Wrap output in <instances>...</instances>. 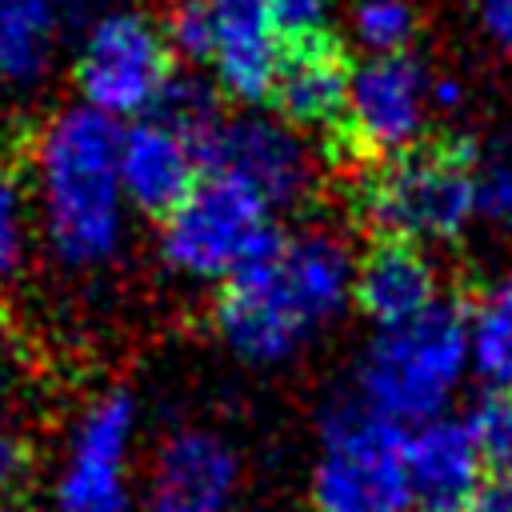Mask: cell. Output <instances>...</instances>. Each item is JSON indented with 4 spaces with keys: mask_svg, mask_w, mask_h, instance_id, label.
Returning a JSON list of instances; mask_svg holds the SVG:
<instances>
[{
    "mask_svg": "<svg viewBox=\"0 0 512 512\" xmlns=\"http://www.w3.org/2000/svg\"><path fill=\"white\" fill-rule=\"evenodd\" d=\"M328 4H332V0H276L280 40H288V36H312V32H324Z\"/></svg>",
    "mask_w": 512,
    "mask_h": 512,
    "instance_id": "25",
    "label": "cell"
},
{
    "mask_svg": "<svg viewBox=\"0 0 512 512\" xmlns=\"http://www.w3.org/2000/svg\"><path fill=\"white\" fill-rule=\"evenodd\" d=\"M468 372L464 312L436 300L404 324L376 328L356 360L352 396L396 428L424 424L444 416Z\"/></svg>",
    "mask_w": 512,
    "mask_h": 512,
    "instance_id": "3",
    "label": "cell"
},
{
    "mask_svg": "<svg viewBox=\"0 0 512 512\" xmlns=\"http://www.w3.org/2000/svg\"><path fill=\"white\" fill-rule=\"evenodd\" d=\"M120 128L92 108H64L32 152L36 236L68 272L108 268L128 236V200L116 168Z\"/></svg>",
    "mask_w": 512,
    "mask_h": 512,
    "instance_id": "2",
    "label": "cell"
},
{
    "mask_svg": "<svg viewBox=\"0 0 512 512\" xmlns=\"http://www.w3.org/2000/svg\"><path fill=\"white\" fill-rule=\"evenodd\" d=\"M116 168H120V188L128 208L164 220L200 184L204 160L180 132L144 116L120 132Z\"/></svg>",
    "mask_w": 512,
    "mask_h": 512,
    "instance_id": "14",
    "label": "cell"
},
{
    "mask_svg": "<svg viewBox=\"0 0 512 512\" xmlns=\"http://www.w3.org/2000/svg\"><path fill=\"white\" fill-rule=\"evenodd\" d=\"M136 404L128 392H100L68 428L52 500L56 512H128L136 472Z\"/></svg>",
    "mask_w": 512,
    "mask_h": 512,
    "instance_id": "7",
    "label": "cell"
},
{
    "mask_svg": "<svg viewBox=\"0 0 512 512\" xmlns=\"http://www.w3.org/2000/svg\"><path fill=\"white\" fill-rule=\"evenodd\" d=\"M32 244H36L32 192L16 172L0 168V284H12L28 268Z\"/></svg>",
    "mask_w": 512,
    "mask_h": 512,
    "instance_id": "19",
    "label": "cell"
},
{
    "mask_svg": "<svg viewBox=\"0 0 512 512\" xmlns=\"http://www.w3.org/2000/svg\"><path fill=\"white\" fill-rule=\"evenodd\" d=\"M404 468L412 484V500L428 512H456L480 488L484 456L472 440L468 420L436 416L416 424L404 440Z\"/></svg>",
    "mask_w": 512,
    "mask_h": 512,
    "instance_id": "16",
    "label": "cell"
},
{
    "mask_svg": "<svg viewBox=\"0 0 512 512\" xmlns=\"http://www.w3.org/2000/svg\"><path fill=\"white\" fill-rule=\"evenodd\" d=\"M352 280L356 248L344 232L316 224L280 236L260 260L220 284L212 308L216 336L252 368L288 364L348 312Z\"/></svg>",
    "mask_w": 512,
    "mask_h": 512,
    "instance_id": "1",
    "label": "cell"
},
{
    "mask_svg": "<svg viewBox=\"0 0 512 512\" xmlns=\"http://www.w3.org/2000/svg\"><path fill=\"white\" fill-rule=\"evenodd\" d=\"M312 512H412L404 432L356 396L320 412V444L308 476Z\"/></svg>",
    "mask_w": 512,
    "mask_h": 512,
    "instance_id": "5",
    "label": "cell"
},
{
    "mask_svg": "<svg viewBox=\"0 0 512 512\" xmlns=\"http://www.w3.org/2000/svg\"><path fill=\"white\" fill-rule=\"evenodd\" d=\"M212 20V68L228 96L260 104L280 64L276 0H200Z\"/></svg>",
    "mask_w": 512,
    "mask_h": 512,
    "instance_id": "12",
    "label": "cell"
},
{
    "mask_svg": "<svg viewBox=\"0 0 512 512\" xmlns=\"http://www.w3.org/2000/svg\"><path fill=\"white\" fill-rule=\"evenodd\" d=\"M356 208L384 240L416 248L456 244L480 216L476 160L468 148L448 144L400 152L364 176Z\"/></svg>",
    "mask_w": 512,
    "mask_h": 512,
    "instance_id": "4",
    "label": "cell"
},
{
    "mask_svg": "<svg viewBox=\"0 0 512 512\" xmlns=\"http://www.w3.org/2000/svg\"><path fill=\"white\" fill-rule=\"evenodd\" d=\"M204 168L236 180L252 196H260L272 212L296 208L312 196L320 164L308 140L272 116H240L224 120L204 152Z\"/></svg>",
    "mask_w": 512,
    "mask_h": 512,
    "instance_id": "10",
    "label": "cell"
},
{
    "mask_svg": "<svg viewBox=\"0 0 512 512\" xmlns=\"http://www.w3.org/2000/svg\"><path fill=\"white\" fill-rule=\"evenodd\" d=\"M168 80H172L168 44L148 20L128 12L104 16L84 40L76 64V88L84 96V108L108 120L152 112Z\"/></svg>",
    "mask_w": 512,
    "mask_h": 512,
    "instance_id": "8",
    "label": "cell"
},
{
    "mask_svg": "<svg viewBox=\"0 0 512 512\" xmlns=\"http://www.w3.org/2000/svg\"><path fill=\"white\" fill-rule=\"evenodd\" d=\"M468 428H472V440H476L484 464H492L500 472H512V392L488 388L472 404Z\"/></svg>",
    "mask_w": 512,
    "mask_h": 512,
    "instance_id": "20",
    "label": "cell"
},
{
    "mask_svg": "<svg viewBox=\"0 0 512 512\" xmlns=\"http://www.w3.org/2000/svg\"><path fill=\"white\" fill-rule=\"evenodd\" d=\"M468 368L488 384L512 392V272L488 280L464 312Z\"/></svg>",
    "mask_w": 512,
    "mask_h": 512,
    "instance_id": "18",
    "label": "cell"
},
{
    "mask_svg": "<svg viewBox=\"0 0 512 512\" xmlns=\"http://www.w3.org/2000/svg\"><path fill=\"white\" fill-rule=\"evenodd\" d=\"M240 452L212 428L168 432L144 476L148 512H232L240 496Z\"/></svg>",
    "mask_w": 512,
    "mask_h": 512,
    "instance_id": "11",
    "label": "cell"
},
{
    "mask_svg": "<svg viewBox=\"0 0 512 512\" xmlns=\"http://www.w3.org/2000/svg\"><path fill=\"white\" fill-rule=\"evenodd\" d=\"M476 4H480L484 28H488L504 48H512V0H476Z\"/></svg>",
    "mask_w": 512,
    "mask_h": 512,
    "instance_id": "27",
    "label": "cell"
},
{
    "mask_svg": "<svg viewBox=\"0 0 512 512\" xmlns=\"http://www.w3.org/2000/svg\"><path fill=\"white\" fill-rule=\"evenodd\" d=\"M348 64L340 44L328 32L312 36H288L280 40V64L272 76L268 100L276 104L280 120L312 132L336 128L344 120L348 104Z\"/></svg>",
    "mask_w": 512,
    "mask_h": 512,
    "instance_id": "13",
    "label": "cell"
},
{
    "mask_svg": "<svg viewBox=\"0 0 512 512\" xmlns=\"http://www.w3.org/2000/svg\"><path fill=\"white\" fill-rule=\"evenodd\" d=\"M32 488V460L20 440L0 436V512H20Z\"/></svg>",
    "mask_w": 512,
    "mask_h": 512,
    "instance_id": "24",
    "label": "cell"
},
{
    "mask_svg": "<svg viewBox=\"0 0 512 512\" xmlns=\"http://www.w3.org/2000/svg\"><path fill=\"white\" fill-rule=\"evenodd\" d=\"M168 44L188 60H212V20L200 0H180L168 24Z\"/></svg>",
    "mask_w": 512,
    "mask_h": 512,
    "instance_id": "23",
    "label": "cell"
},
{
    "mask_svg": "<svg viewBox=\"0 0 512 512\" xmlns=\"http://www.w3.org/2000/svg\"><path fill=\"white\" fill-rule=\"evenodd\" d=\"M276 240V212L216 172L200 176V184L160 220V260L188 284H228Z\"/></svg>",
    "mask_w": 512,
    "mask_h": 512,
    "instance_id": "6",
    "label": "cell"
},
{
    "mask_svg": "<svg viewBox=\"0 0 512 512\" xmlns=\"http://www.w3.org/2000/svg\"><path fill=\"white\" fill-rule=\"evenodd\" d=\"M436 300H440V272L424 248L400 244V240H380L356 256L352 304L376 328L404 324V320L428 312Z\"/></svg>",
    "mask_w": 512,
    "mask_h": 512,
    "instance_id": "15",
    "label": "cell"
},
{
    "mask_svg": "<svg viewBox=\"0 0 512 512\" xmlns=\"http://www.w3.org/2000/svg\"><path fill=\"white\" fill-rule=\"evenodd\" d=\"M352 32L372 56H396L412 40V8L408 0H360Z\"/></svg>",
    "mask_w": 512,
    "mask_h": 512,
    "instance_id": "21",
    "label": "cell"
},
{
    "mask_svg": "<svg viewBox=\"0 0 512 512\" xmlns=\"http://www.w3.org/2000/svg\"><path fill=\"white\" fill-rule=\"evenodd\" d=\"M432 112V80L420 60L368 56L348 76V104L340 128L364 156L392 160L400 152L420 148L424 124Z\"/></svg>",
    "mask_w": 512,
    "mask_h": 512,
    "instance_id": "9",
    "label": "cell"
},
{
    "mask_svg": "<svg viewBox=\"0 0 512 512\" xmlns=\"http://www.w3.org/2000/svg\"><path fill=\"white\" fill-rule=\"evenodd\" d=\"M464 512H512V476L480 480V488L468 496Z\"/></svg>",
    "mask_w": 512,
    "mask_h": 512,
    "instance_id": "26",
    "label": "cell"
},
{
    "mask_svg": "<svg viewBox=\"0 0 512 512\" xmlns=\"http://www.w3.org/2000/svg\"><path fill=\"white\" fill-rule=\"evenodd\" d=\"M72 0H0V76L12 84L36 80L64 32Z\"/></svg>",
    "mask_w": 512,
    "mask_h": 512,
    "instance_id": "17",
    "label": "cell"
},
{
    "mask_svg": "<svg viewBox=\"0 0 512 512\" xmlns=\"http://www.w3.org/2000/svg\"><path fill=\"white\" fill-rule=\"evenodd\" d=\"M476 204L480 216L512 228V132L476 160Z\"/></svg>",
    "mask_w": 512,
    "mask_h": 512,
    "instance_id": "22",
    "label": "cell"
}]
</instances>
